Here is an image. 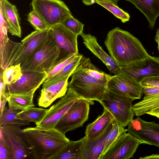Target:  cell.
<instances>
[{"mask_svg":"<svg viewBox=\"0 0 159 159\" xmlns=\"http://www.w3.org/2000/svg\"><path fill=\"white\" fill-rule=\"evenodd\" d=\"M0 12L12 35L21 37L20 18L16 6L7 0H0Z\"/></svg>","mask_w":159,"mask_h":159,"instance_id":"cell-20","label":"cell"},{"mask_svg":"<svg viewBox=\"0 0 159 159\" xmlns=\"http://www.w3.org/2000/svg\"><path fill=\"white\" fill-rule=\"evenodd\" d=\"M80 99L71 89L68 88L66 94L49 109L43 119L36 124V127L45 130L54 129L68 110Z\"/></svg>","mask_w":159,"mask_h":159,"instance_id":"cell-11","label":"cell"},{"mask_svg":"<svg viewBox=\"0 0 159 159\" xmlns=\"http://www.w3.org/2000/svg\"><path fill=\"white\" fill-rule=\"evenodd\" d=\"M61 24L78 36L83 33L84 25L72 15L67 17Z\"/></svg>","mask_w":159,"mask_h":159,"instance_id":"cell-33","label":"cell"},{"mask_svg":"<svg viewBox=\"0 0 159 159\" xmlns=\"http://www.w3.org/2000/svg\"><path fill=\"white\" fill-rule=\"evenodd\" d=\"M120 68L121 72L140 83L146 78L159 75V57L150 56Z\"/></svg>","mask_w":159,"mask_h":159,"instance_id":"cell-13","label":"cell"},{"mask_svg":"<svg viewBox=\"0 0 159 159\" xmlns=\"http://www.w3.org/2000/svg\"><path fill=\"white\" fill-rule=\"evenodd\" d=\"M0 101L7 100L6 92V84L3 81L1 76L0 80Z\"/></svg>","mask_w":159,"mask_h":159,"instance_id":"cell-39","label":"cell"},{"mask_svg":"<svg viewBox=\"0 0 159 159\" xmlns=\"http://www.w3.org/2000/svg\"><path fill=\"white\" fill-rule=\"evenodd\" d=\"M83 56L78 53L70 62L66 65L60 72L49 79L45 80L43 83L42 88L60 81L68 75H71L80 64Z\"/></svg>","mask_w":159,"mask_h":159,"instance_id":"cell-25","label":"cell"},{"mask_svg":"<svg viewBox=\"0 0 159 159\" xmlns=\"http://www.w3.org/2000/svg\"><path fill=\"white\" fill-rule=\"evenodd\" d=\"M71 76L68 88L80 98L100 102L108 90L107 81L97 80L87 74L80 64Z\"/></svg>","mask_w":159,"mask_h":159,"instance_id":"cell-3","label":"cell"},{"mask_svg":"<svg viewBox=\"0 0 159 159\" xmlns=\"http://www.w3.org/2000/svg\"><path fill=\"white\" fill-rule=\"evenodd\" d=\"M21 77L16 82L6 84V92L9 94H34L47 77L46 72L22 71Z\"/></svg>","mask_w":159,"mask_h":159,"instance_id":"cell-15","label":"cell"},{"mask_svg":"<svg viewBox=\"0 0 159 159\" xmlns=\"http://www.w3.org/2000/svg\"><path fill=\"white\" fill-rule=\"evenodd\" d=\"M95 3L110 11L116 17L120 20L122 22L125 23L129 20L130 17L129 14L112 2L106 1L98 0L96 1Z\"/></svg>","mask_w":159,"mask_h":159,"instance_id":"cell-30","label":"cell"},{"mask_svg":"<svg viewBox=\"0 0 159 159\" xmlns=\"http://www.w3.org/2000/svg\"><path fill=\"white\" fill-rule=\"evenodd\" d=\"M42 47L20 65L22 71L47 73L58 58L60 50L51 33Z\"/></svg>","mask_w":159,"mask_h":159,"instance_id":"cell-4","label":"cell"},{"mask_svg":"<svg viewBox=\"0 0 159 159\" xmlns=\"http://www.w3.org/2000/svg\"><path fill=\"white\" fill-rule=\"evenodd\" d=\"M93 104V101L80 99L66 112L55 129L65 134L83 126L89 118V106Z\"/></svg>","mask_w":159,"mask_h":159,"instance_id":"cell-9","label":"cell"},{"mask_svg":"<svg viewBox=\"0 0 159 159\" xmlns=\"http://www.w3.org/2000/svg\"><path fill=\"white\" fill-rule=\"evenodd\" d=\"M31 5L33 10L50 28L61 24L72 15L68 7L61 0H32Z\"/></svg>","mask_w":159,"mask_h":159,"instance_id":"cell-8","label":"cell"},{"mask_svg":"<svg viewBox=\"0 0 159 159\" xmlns=\"http://www.w3.org/2000/svg\"><path fill=\"white\" fill-rule=\"evenodd\" d=\"M22 75L20 64L10 66L3 70L2 75L3 82L6 84H11L16 82Z\"/></svg>","mask_w":159,"mask_h":159,"instance_id":"cell-31","label":"cell"},{"mask_svg":"<svg viewBox=\"0 0 159 159\" xmlns=\"http://www.w3.org/2000/svg\"><path fill=\"white\" fill-rule=\"evenodd\" d=\"M34 95L9 94L6 93L8 108L22 111L34 107L33 101Z\"/></svg>","mask_w":159,"mask_h":159,"instance_id":"cell-24","label":"cell"},{"mask_svg":"<svg viewBox=\"0 0 159 159\" xmlns=\"http://www.w3.org/2000/svg\"><path fill=\"white\" fill-rule=\"evenodd\" d=\"M98 0H104L110 1L114 4L117 5V2L119 0H82V2L86 5H91L95 3Z\"/></svg>","mask_w":159,"mask_h":159,"instance_id":"cell-40","label":"cell"},{"mask_svg":"<svg viewBox=\"0 0 159 159\" xmlns=\"http://www.w3.org/2000/svg\"><path fill=\"white\" fill-rule=\"evenodd\" d=\"M104 43L111 56L120 67L150 56L137 38L118 27L108 32Z\"/></svg>","mask_w":159,"mask_h":159,"instance_id":"cell-1","label":"cell"},{"mask_svg":"<svg viewBox=\"0 0 159 159\" xmlns=\"http://www.w3.org/2000/svg\"><path fill=\"white\" fill-rule=\"evenodd\" d=\"M107 86L108 89L115 93L134 100L140 99L143 94V88L140 83L121 71L111 75Z\"/></svg>","mask_w":159,"mask_h":159,"instance_id":"cell-12","label":"cell"},{"mask_svg":"<svg viewBox=\"0 0 159 159\" xmlns=\"http://www.w3.org/2000/svg\"><path fill=\"white\" fill-rule=\"evenodd\" d=\"M126 131V129L120 125L115 120L112 128L106 137L104 148L101 157L105 153L120 135Z\"/></svg>","mask_w":159,"mask_h":159,"instance_id":"cell-32","label":"cell"},{"mask_svg":"<svg viewBox=\"0 0 159 159\" xmlns=\"http://www.w3.org/2000/svg\"><path fill=\"white\" fill-rule=\"evenodd\" d=\"M80 35L86 47L102 61L110 72L116 75L120 72V66L111 56L104 51L97 42L95 37L90 34L83 33Z\"/></svg>","mask_w":159,"mask_h":159,"instance_id":"cell-19","label":"cell"},{"mask_svg":"<svg viewBox=\"0 0 159 159\" xmlns=\"http://www.w3.org/2000/svg\"><path fill=\"white\" fill-rule=\"evenodd\" d=\"M71 75L60 81L42 88L38 98V105L44 108L47 107L57 99L65 96L67 90L68 80Z\"/></svg>","mask_w":159,"mask_h":159,"instance_id":"cell-18","label":"cell"},{"mask_svg":"<svg viewBox=\"0 0 159 159\" xmlns=\"http://www.w3.org/2000/svg\"><path fill=\"white\" fill-rule=\"evenodd\" d=\"M143 93L144 96L143 99H147L159 96V89L156 87L143 88Z\"/></svg>","mask_w":159,"mask_h":159,"instance_id":"cell-37","label":"cell"},{"mask_svg":"<svg viewBox=\"0 0 159 159\" xmlns=\"http://www.w3.org/2000/svg\"><path fill=\"white\" fill-rule=\"evenodd\" d=\"M134 100L108 89L99 102L111 113L118 124L124 128L133 119L135 115L132 109Z\"/></svg>","mask_w":159,"mask_h":159,"instance_id":"cell-6","label":"cell"},{"mask_svg":"<svg viewBox=\"0 0 159 159\" xmlns=\"http://www.w3.org/2000/svg\"><path fill=\"white\" fill-rule=\"evenodd\" d=\"M0 159H11V154L2 136L0 137Z\"/></svg>","mask_w":159,"mask_h":159,"instance_id":"cell-38","label":"cell"},{"mask_svg":"<svg viewBox=\"0 0 159 159\" xmlns=\"http://www.w3.org/2000/svg\"><path fill=\"white\" fill-rule=\"evenodd\" d=\"M140 159H159V154H152L151 155L143 157H140Z\"/></svg>","mask_w":159,"mask_h":159,"instance_id":"cell-41","label":"cell"},{"mask_svg":"<svg viewBox=\"0 0 159 159\" xmlns=\"http://www.w3.org/2000/svg\"><path fill=\"white\" fill-rule=\"evenodd\" d=\"M82 142L70 140L53 159H81Z\"/></svg>","mask_w":159,"mask_h":159,"instance_id":"cell-26","label":"cell"},{"mask_svg":"<svg viewBox=\"0 0 159 159\" xmlns=\"http://www.w3.org/2000/svg\"><path fill=\"white\" fill-rule=\"evenodd\" d=\"M80 64L87 74L97 80L108 81L111 75L105 73L96 67L91 63L89 58H85L83 56Z\"/></svg>","mask_w":159,"mask_h":159,"instance_id":"cell-29","label":"cell"},{"mask_svg":"<svg viewBox=\"0 0 159 159\" xmlns=\"http://www.w3.org/2000/svg\"><path fill=\"white\" fill-rule=\"evenodd\" d=\"M133 4L144 15L153 29L156 20L159 16V0H124Z\"/></svg>","mask_w":159,"mask_h":159,"instance_id":"cell-21","label":"cell"},{"mask_svg":"<svg viewBox=\"0 0 159 159\" xmlns=\"http://www.w3.org/2000/svg\"><path fill=\"white\" fill-rule=\"evenodd\" d=\"M28 19L36 30L43 31L50 28L39 14L33 10L29 14Z\"/></svg>","mask_w":159,"mask_h":159,"instance_id":"cell-35","label":"cell"},{"mask_svg":"<svg viewBox=\"0 0 159 159\" xmlns=\"http://www.w3.org/2000/svg\"><path fill=\"white\" fill-rule=\"evenodd\" d=\"M51 32L60 50L57 61L78 53L77 38L78 36L61 24L50 28Z\"/></svg>","mask_w":159,"mask_h":159,"instance_id":"cell-16","label":"cell"},{"mask_svg":"<svg viewBox=\"0 0 159 159\" xmlns=\"http://www.w3.org/2000/svg\"><path fill=\"white\" fill-rule=\"evenodd\" d=\"M48 110L31 107L21 111L17 114V117L30 122H34L36 124L43 119Z\"/></svg>","mask_w":159,"mask_h":159,"instance_id":"cell-27","label":"cell"},{"mask_svg":"<svg viewBox=\"0 0 159 159\" xmlns=\"http://www.w3.org/2000/svg\"><path fill=\"white\" fill-rule=\"evenodd\" d=\"M114 120L111 113L106 108H104L102 114L94 121L87 126L85 137L87 139H91L98 137Z\"/></svg>","mask_w":159,"mask_h":159,"instance_id":"cell-22","label":"cell"},{"mask_svg":"<svg viewBox=\"0 0 159 159\" xmlns=\"http://www.w3.org/2000/svg\"><path fill=\"white\" fill-rule=\"evenodd\" d=\"M2 136L11 159H24L33 157L30 146L20 126L8 124L0 126Z\"/></svg>","mask_w":159,"mask_h":159,"instance_id":"cell-7","label":"cell"},{"mask_svg":"<svg viewBox=\"0 0 159 159\" xmlns=\"http://www.w3.org/2000/svg\"><path fill=\"white\" fill-rule=\"evenodd\" d=\"M140 83L143 88L156 87L159 89V75L146 78Z\"/></svg>","mask_w":159,"mask_h":159,"instance_id":"cell-36","label":"cell"},{"mask_svg":"<svg viewBox=\"0 0 159 159\" xmlns=\"http://www.w3.org/2000/svg\"><path fill=\"white\" fill-rule=\"evenodd\" d=\"M78 54L72 55L56 61L50 70L47 73V77L45 80L49 79L60 72L72 61Z\"/></svg>","mask_w":159,"mask_h":159,"instance_id":"cell-34","label":"cell"},{"mask_svg":"<svg viewBox=\"0 0 159 159\" xmlns=\"http://www.w3.org/2000/svg\"><path fill=\"white\" fill-rule=\"evenodd\" d=\"M21 111L18 110L6 108L0 115V126L8 124L19 126H25L30 124V122L18 119L17 114Z\"/></svg>","mask_w":159,"mask_h":159,"instance_id":"cell-28","label":"cell"},{"mask_svg":"<svg viewBox=\"0 0 159 159\" xmlns=\"http://www.w3.org/2000/svg\"><path fill=\"white\" fill-rule=\"evenodd\" d=\"M155 39L158 44L157 48L159 53V28L157 30Z\"/></svg>","mask_w":159,"mask_h":159,"instance_id":"cell-42","label":"cell"},{"mask_svg":"<svg viewBox=\"0 0 159 159\" xmlns=\"http://www.w3.org/2000/svg\"><path fill=\"white\" fill-rule=\"evenodd\" d=\"M114 120L98 137L88 139L84 136L80 139L82 142L81 159H100L104 148L106 137L112 128Z\"/></svg>","mask_w":159,"mask_h":159,"instance_id":"cell-17","label":"cell"},{"mask_svg":"<svg viewBox=\"0 0 159 159\" xmlns=\"http://www.w3.org/2000/svg\"><path fill=\"white\" fill-rule=\"evenodd\" d=\"M22 130L35 159H53L70 141L55 128L45 130L35 127Z\"/></svg>","mask_w":159,"mask_h":159,"instance_id":"cell-2","label":"cell"},{"mask_svg":"<svg viewBox=\"0 0 159 159\" xmlns=\"http://www.w3.org/2000/svg\"><path fill=\"white\" fill-rule=\"evenodd\" d=\"M51 34L49 29L32 32L21 41V43L12 41L13 52L11 66L20 64L38 52L49 39Z\"/></svg>","mask_w":159,"mask_h":159,"instance_id":"cell-5","label":"cell"},{"mask_svg":"<svg viewBox=\"0 0 159 159\" xmlns=\"http://www.w3.org/2000/svg\"><path fill=\"white\" fill-rule=\"evenodd\" d=\"M133 111L137 116L147 114L159 119V96L142 101L132 106Z\"/></svg>","mask_w":159,"mask_h":159,"instance_id":"cell-23","label":"cell"},{"mask_svg":"<svg viewBox=\"0 0 159 159\" xmlns=\"http://www.w3.org/2000/svg\"><path fill=\"white\" fill-rule=\"evenodd\" d=\"M126 130L143 143L159 148V124L144 121L138 117L129 122Z\"/></svg>","mask_w":159,"mask_h":159,"instance_id":"cell-14","label":"cell"},{"mask_svg":"<svg viewBox=\"0 0 159 159\" xmlns=\"http://www.w3.org/2000/svg\"><path fill=\"white\" fill-rule=\"evenodd\" d=\"M142 142L126 132L122 133L100 159H129L133 157Z\"/></svg>","mask_w":159,"mask_h":159,"instance_id":"cell-10","label":"cell"}]
</instances>
